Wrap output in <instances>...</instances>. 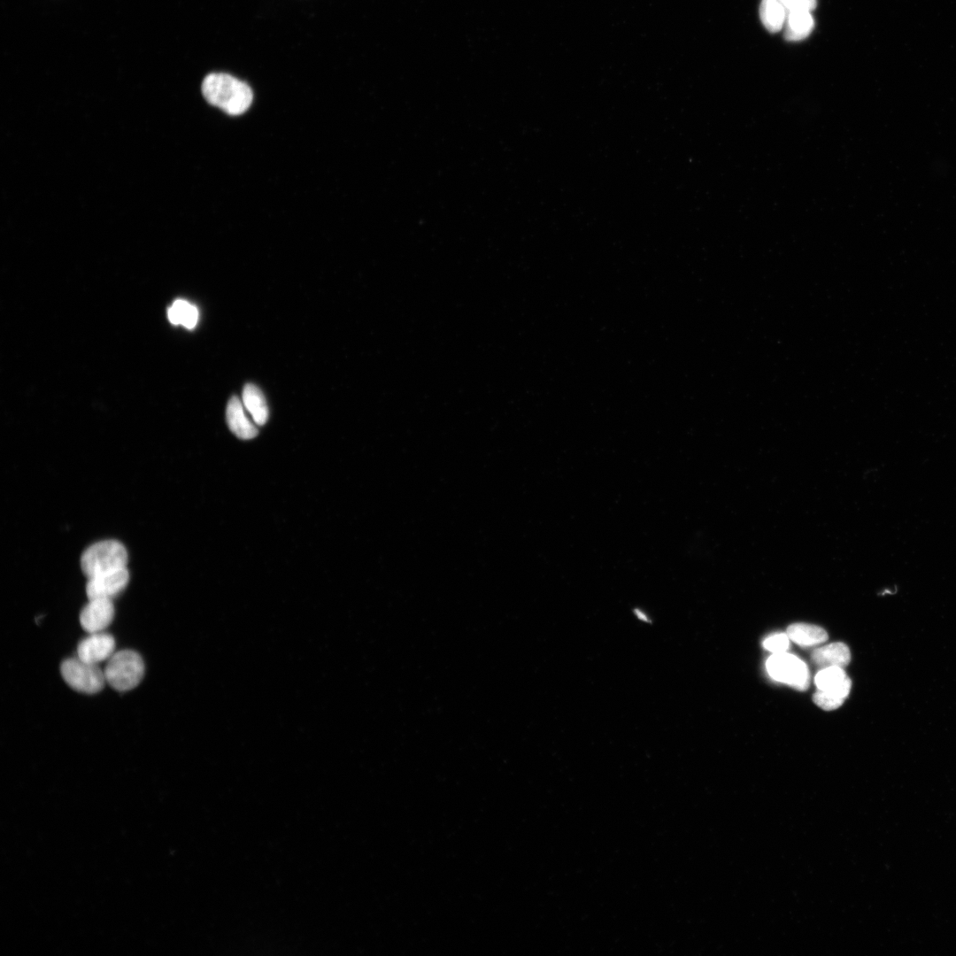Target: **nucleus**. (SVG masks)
I'll return each instance as SVG.
<instances>
[{"mask_svg": "<svg viewBox=\"0 0 956 956\" xmlns=\"http://www.w3.org/2000/svg\"><path fill=\"white\" fill-rule=\"evenodd\" d=\"M205 100L230 115H239L248 110L253 99L250 86L224 73H212L202 82Z\"/></svg>", "mask_w": 956, "mask_h": 956, "instance_id": "nucleus-1", "label": "nucleus"}, {"mask_svg": "<svg viewBox=\"0 0 956 956\" xmlns=\"http://www.w3.org/2000/svg\"><path fill=\"white\" fill-rule=\"evenodd\" d=\"M106 682L119 691H127L136 687L144 674V663L135 651L122 650L115 651L107 660L104 669Z\"/></svg>", "mask_w": 956, "mask_h": 956, "instance_id": "nucleus-2", "label": "nucleus"}, {"mask_svg": "<svg viewBox=\"0 0 956 956\" xmlns=\"http://www.w3.org/2000/svg\"><path fill=\"white\" fill-rule=\"evenodd\" d=\"M127 552L115 540L97 542L85 550L81 559V569L88 578L127 567Z\"/></svg>", "mask_w": 956, "mask_h": 956, "instance_id": "nucleus-3", "label": "nucleus"}, {"mask_svg": "<svg viewBox=\"0 0 956 956\" xmlns=\"http://www.w3.org/2000/svg\"><path fill=\"white\" fill-rule=\"evenodd\" d=\"M60 672L71 688L82 693H96L106 682L104 670L100 669L98 665L86 662L78 657L64 660Z\"/></svg>", "mask_w": 956, "mask_h": 956, "instance_id": "nucleus-4", "label": "nucleus"}, {"mask_svg": "<svg viewBox=\"0 0 956 956\" xmlns=\"http://www.w3.org/2000/svg\"><path fill=\"white\" fill-rule=\"evenodd\" d=\"M768 674L778 682H784L798 690H805L809 683L807 666L795 655L783 652L773 653L766 663Z\"/></svg>", "mask_w": 956, "mask_h": 956, "instance_id": "nucleus-5", "label": "nucleus"}, {"mask_svg": "<svg viewBox=\"0 0 956 956\" xmlns=\"http://www.w3.org/2000/svg\"><path fill=\"white\" fill-rule=\"evenodd\" d=\"M128 580L129 573L127 567L94 575L89 578L86 584L87 596L89 599H112L125 589Z\"/></svg>", "mask_w": 956, "mask_h": 956, "instance_id": "nucleus-6", "label": "nucleus"}, {"mask_svg": "<svg viewBox=\"0 0 956 956\" xmlns=\"http://www.w3.org/2000/svg\"><path fill=\"white\" fill-rule=\"evenodd\" d=\"M115 652L114 637L104 631L89 633L77 647V657L81 659L98 665L107 661Z\"/></svg>", "mask_w": 956, "mask_h": 956, "instance_id": "nucleus-7", "label": "nucleus"}, {"mask_svg": "<svg viewBox=\"0 0 956 956\" xmlns=\"http://www.w3.org/2000/svg\"><path fill=\"white\" fill-rule=\"evenodd\" d=\"M114 605L112 599L92 598L80 613V622L89 634L104 631L112 621Z\"/></svg>", "mask_w": 956, "mask_h": 956, "instance_id": "nucleus-8", "label": "nucleus"}, {"mask_svg": "<svg viewBox=\"0 0 956 956\" xmlns=\"http://www.w3.org/2000/svg\"><path fill=\"white\" fill-rule=\"evenodd\" d=\"M814 682L818 690L842 702L848 697L852 686L851 679L839 667L822 668L815 675Z\"/></svg>", "mask_w": 956, "mask_h": 956, "instance_id": "nucleus-9", "label": "nucleus"}, {"mask_svg": "<svg viewBox=\"0 0 956 956\" xmlns=\"http://www.w3.org/2000/svg\"><path fill=\"white\" fill-rule=\"evenodd\" d=\"M227 421L231 431L242 439H251L258 435V428L246 416L244 405L235 396L232 397L227 406Z\"/></svg>", "mask_w": 956, "mask_h": 956, "instance_id": "nucleus-10", "label": "nucleus"}, {"mask_svg": "<svg viewBox=\"0 0 956 956\" xmlns=\"http://www.w3.org/2000/svg\"><path fill=\"white\" fill-rule=\"evenodd\" d=\"M813 27L814 20L811 11H789L783 26L784 37L788 41L803 40L810 35Z\"/></svg>", "mask_w": 956, "mask_h": 956, "instance_id": "nucleus-11", "label": "nucleus"}, {"mask_svg": "<svg viewBox=\"0 0 956 956\" xmlns=\"http://www.w3.org/2000/svg\"><path fill=\"white\" fill-rule=\"evenodd\" d=\"M812 660L822 668L829 667H843L849 664L851 652L844 643H832L815 649L811 655Z\"/></svg>", "mask_w": 956, "mask_h": 956, "instance_id": "nucleus-12", "label": "nucleus"}, {"mask_svg": "<svg viewBox=\"0 0 956 956\" xmlns=\"http://www.w3.org/2000/svg\"><path fill=\"white\" fill-rule=\"evenodd\" d=\"M243 404L250 412L253 421L264 425L268 419V407L262 391L254 384L245 385L243 391Z\"/></svg>", "mask_w": 956, "mask_h": 956, "instance_id": "nucleus-13", "label": "nucleus"}, {"mask_svg": "<svg viewBox=\"0 0 956 956\" xmlns=\"http://www.w3.org/2000/svg\"><path fill=\"white\" fill-rule=\"evenodd\" d=\"M786 634L789 639L801 646H812L828 640V634L822 628L806 623L790 625Z\"/></svg>", "mask_w": 956, "mask_h": 956, "instance_id": "nucleus-14", "label": "nucleus"}, {"mask_svg": "<svg viewBox=\"0 0 956 956\" xmlns=\"http://www.w3.org/2000/svg\"><path fill=\"white\" fill-rule=\"evenodd\" d=\"M787 11L779 0H761L759 17L764 27L771 33L783 28Z\"/></svg>", "mask_w": 956, "mask_h": 956, "instance_id": "nucleus-15", "label": "nucleus"}, {"mask_svg": "<svg viewBox=\"0 0 956 956\" xmlns=\"http://www.w3.org/2000/svg\"><path fill=\"white\" fill-rule=\"evenodd\" d=\"M168 319L174 325H182L192 329L198 320V311L196 306L189 302L178 299L168 309Z\"/></svg>", "mask_w": 956, "mask_h": 956, "instance_id": "nucleus-16", "label": "nucleus"}, {"mask_svg": "<svg viewBox=\"0 0 956 956\" xmlns=\"http://www.w3.org/2000/svg\"><path fill=\"white\" fill-rule=\"evenodd\" d=\"M763 645L767 650L773 653L783 652L786 651L789 647V637L787 634L775 635L766 639Z\"/></svg>", "mask_w": 956, "mask_h": 956, "instance_id": "nucleus-17", "label": "nucleus"}, {"mask_svg": "<svg viewBox=\"0 0 956 956\" xmlns=\"http://www.w3.org/2000/svg\"><path fill=\"white\" fill-rule=\"evenodd\" d=\"M786 11L807 10L813 11L817 5V0H779Z\"/></svg>", "mask_w": 956, "mask_h": 956, "instance_id": "nucleus-18", "label": "nucleus"}]
</instances>
